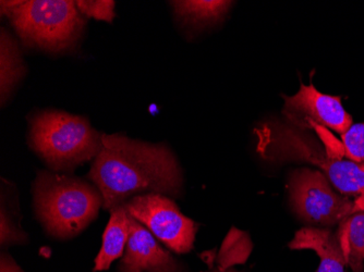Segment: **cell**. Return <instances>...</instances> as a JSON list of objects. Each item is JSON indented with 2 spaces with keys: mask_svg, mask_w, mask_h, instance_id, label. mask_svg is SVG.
Segmentation results:
<instances>
[{
  "mask_svg": "<svg viewBox=\"0 0 364 272\" xmlns=\"http://www.w3.org/2000/svg\"><path fill=\"white\" fill-rule=\"evenodd\" d=\"M285 121L300 129L316 126L345 134L353 126V116L341 104V97L321 93L312 83L301 84L292 96H284Z\"/></svg>",
  "mask_w": 364,
  "mask_h": 272,
  "instance_id": "8",
  "label": "cell"
},
{
  "mask_svg": "<svg viewBox=\"0 0 364 272\" xmlns=\"http://www.w3.org/2000/svg\"><path fill=\"white\" fill-rule=\"evenodd\" d=\"M347 265L353 272L364 269V212H357L339 224L337 232Z\"/></svg>",
  "mask_w": 364,
  "mask_h": 272,
  "instance_id": "14",
  "label": "cell"
},
{
  "mask_svg": "<svg viewBox=\"0 0 364 272\" xmlns=\"http://www.w3.org/2000/svg\"><path fill=\"white\" fill-rule=\"evenodd\" d=\"M34 206L45 230L57 239H71L97 217L103 196L79 178L40 171L34 182Z\"/></svg>",
  "mask_w": 364,
  "mask_h": 272,
  "instance_id": "3",
  "label": "cell"
},
{
  "mask_svg": "<svg viewBox=\"0 0 364 272\" xmlns=\"http://www.w3.org/2000/svg\"><path fill=\"white\" fill-rule=\"evenodd\" d=\"M130 234V220L124 205L110 210V219L103 235L101 251L95 259L94 272L107 270L112 261L124 256Z\"/></svg>",
  "mask_w": 364,
  "mask_h": 272,
  "instance_id": "12",
  "label": "cell"
},
{
  "mask_svg": "<svg viewBox=\"0 0 364 272\" xmlns=\"http://www.w3.org/2000/svg\"><path fill=\"white\" fill-rule=\"evenodd\" d=\"M129 220L130 234L120 272H175V259L157 243L153 233L130 214Z\"/></svg>",
  "mask_w": 364,
  "mask_h": 272,
  "instance_id": "9",
  "label": "cell"
},
{
  "mask_svg": "<svg viewBox=\"0 0 364 272\" xmlns=\"http://www.w3.org/2000/svg\"><path fill=\"white\" fill-rule=\"evenodd\" d=\"M75 4L80 12L87 18L108 23L114 20L116 3L112 0H77Z\"/></svg>",
  "mask_w": 364,
  "mask_h": 272,
  "instance_id": "16",
  "label": "cell"
},
{
  "mask_svg": "<svg viewBox=\"0 0 364 272\" xmlns=\"http://www.w3.org/2000/svg\"><path fill=\"white\" fill-rule=\"evenodd\" d=\"M26 67L19 43L6 28L0 31V100L5 106L18 84L26 75Z\"/></svg>",
  "mask_w": 364,
  "mask_h": 272,
  "instance_id": "11",
  "label": "cell"
},
{
  "mask_svg": "<svg viewBox=\"0 0 364 272\" xmlns=\"http://www.w3.org/2000/svg\"><path fill=\"white\" fill-rule=\"evenodd\" d=\"M0 11L28 48L52 54L69 52L85 32L83 14L73 0L0 1Z\"/></svg>",
  "mask_w": 364,
  "mask_h": 272,
  "instance_id": "4",
  "label": "cell"
},
{
  "mask_svg": "<svg viewBox=\"0 0 364 272\" xmlns=\"http://www.w3.org/2000/svg\"><path fill=\"white\" fill-rule=\"evenodd\" d=\"M33 151L54 171H73L95 159L102 148V133L85 116L58 110H43L28 118Z\"/></svg>",
  "mask_w": 364,
  "mask_h": 272,
  "instance_id": "5",
  "label": "cell"
},
{
  "mask_svg": "<svg viewBox=\"0 0 364 272\" xmlns=\"http://www.w3.org/2000/svg\"><path fill=\"white\" fill-rule=\"evenodd\" d=\"M255 134L257 153L264 159L310 163L343 195L355 198L363 193L364 163L343 158L341 143H332L321 134L318 140L314 129L296 128L286 121L265 122L255 128Z\"/></svg>",
  "mask_w": 364,
  "mask_h": 272,
  "instance_id": "2",
  "label": "cell"
},
{
  "mask_svg": "<svg viewBox=\"0 0 364 272\" xmlns=\"http://www.w3.org/2000/svg\"><path fill=\"white\" fill-rule=\"evenodd\" d=\"M0 272H23L20 269L16 263L9 257H1V265H0Z\"/></svg>",
  "mask_w": 364,
  "mask_h": 272,
  "instance_id": "17",
  "label": "cell"
},
{
  "mask_svg": "<svg viewBox=\"0 0 364 272\" xmlns=\"http://www.w3.org/2000/svg\"><path fill=\"white\" fill-rule=\"evenodd\" d=\"M208 272H237V271H235V270H228V269H215V270H212V271H208Z\"/></svg>",
  "mask_w": 364,
  "mask_h": 272,
  "instance_id": "18",
  "label": "cell"
},
{
  "mask_svg": "<svg viewBox=\"0 0 364 272\" xmlns=\"http://www.w3.org/2000/svg\"><path fill=\"white\" fill-rule=\"evenodd\" d=\"M171 4L181 21L196 28H204L224 19L234 3L224 0H181Z\"/></svg>",
  "mask_w": 364,
  "mask_h": 272,
  "instance_id": "13",
  "label": "cell"
},
{
  "mask_svg": "<svg viewBox=\"0 0 364 272\" xmlns=\"http://www.w3.org/2000/svg\"><path fill=\"white\" fill-rule=\"evenodd\" d=\"M102 143L87 178L101 192L105 210L110 212L141 194L179 197L183 175L175 154L166 144L105 133Z\"/></svg>",
  "mask_w": 364,
  "mask_h": 272,
  "instance_id": "1",
  "label": "cell"
},
{
  "mask_svg": "<svg viewBox=\"0 0 364 272\" xmlns=\"http://www.w3.org/2000/svg\"><path fill=\"white\" fill-rule=\"evenodd\" d=\"M288 247L294 251L310 249L316 251L320 259L316 272H345L346 266H348L338 234L328 229L313 227L300 229Z\"/></svg>",
  "mask_w": 364,
  "mask_h": 272,
  "instance_id": "10",
  "label": "cell"
},
{
  "mask_svg": "<svg viewBox=\"0 0 364 272\" xmlns=\"http://www.w3.org/2000/svg\"><path fill=\"white\" fill-rule=\"evenodd\" d=\"M130 216L144 224L168 249L178 254L193 249L198 224L180 212L173 200L163 194L146 193L127 200Z\"/></svg>",
  "mask_w": 364,
  "mask_h": 272,
  "instance_id": "7",
  "label": "cell"
},
{
  "mask_svg": "<svg viewBox=\"0 0 364 272\" xmlns=\"http://www.w3.org/2000/svg\"><path fill=\"white\" fill-rule=\"evenodd\" d=\"M290 202L306 224L335 226L353 214V200L337 193L320 170L302 168L290 179Z\"/></svg>",
  "mask_w": 364,
  "mask_h": 272,
  "instance_id": "6",
  "label": "cell"
},
{
  "mask_svg": "<svg viewBox=\"0 0 364 272\" xmlns=\"http://www.w3.org/2000/svg\"><path fill=\"white\" fill-rule=\"evenodd\" d=\"M341 144L345 158L355 163H364V122L353 124L345 134L341 135Z\"/></svg>",
  "mask_w": 364,
  "mask_h": 272,
  "instance_id": "15",
  "label": "cell"
}]
</instances>
